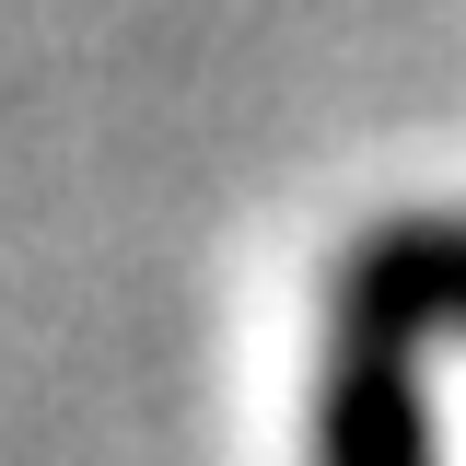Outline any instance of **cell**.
Instances as JSON below:
<instances>
[{"label":"cell","mask_w":466,"mask_h":466,"mask_svg":"<svg viewBox=\"0 0 466 466\" xmlns=\"http://www.w3.org/2000/svg\"><path fill=\"white\" fill-rule=\"evenodd\" d=\"M466 327V222H385L339 268L327 327V397H315V466H431V397L420 361Z\"/></svg>","instance_id":"cell-1"}]
</instances>
